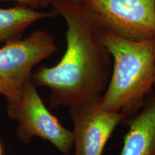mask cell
I'll return each mask as SVG.
<instances>
[{
  "label": "cell",
  "instance_id": "cell-1",
  "mask_svg": "<svg viewBox=\"0 0 155 155\" xmlns=\"http://www.w3.org/2000/svg\"><path fill=\"white\" fill-rule=\"evenodd\" d=\"M50 5L66 23V50L55 66L41 67L32 73V81L50 89L53 108L98 101L107 88L113 66L111 54L101 42L104 25L83 2L50 0Z\"/></svg>",
  "mask_w": 155,
  "mask_h": 155
},
{
  "label": "cell",
  "instance_id": "cell-2",
  "mask_svg": "<svg viewBox=\"0 0 155 155\" xmlns=\"http://www.w3.org/2000/svg\"><path fill=\"white\" fill-rule=\"evenodd\" d=\"M100 39L113 61L111 78L100 105L127 119L142 107L155 86V38L134 41L104 26Z\"/></svg>",
  "mask_w": 155,
  "mask_h": 155
},
{
  "label": "cell",
  "instance_id": "cell-3",
  "mask_svg": "<svg viewBox=\"0 0 155 155\" xmlns=\"http://www.w3.org/2000/svg\"><path fill=\"white\" fill-rule=\"evenodd\" d=\"M56 50L54 38L44 30L9 40L0 48V94L6 98L7 105L19 100L35 66Z\"/></svg>",
  "mask_w": 155,
  "mask_h": 155
},
{
  "label": "cell",
  "instance_id": "cell-4",
  "mask_svg": "<svg viewBox=\"0 0 155 155\" xmlns=\"http://www.w3.org/2000/svg\"><path fill=\"white\" fill-rule=\"evenodd\" d=\"M8 115L18 121L17 137L29 143L38 137L51 143L62 154L68 155L73 147V132L65 129L42 102L32 78L25 83L17 102L7 105Z\"/></svg>",
  "mask_w": 155,
  "mask_h": 155
},
{
  "label": "cell",
  "instance_id": "cell-5",
  "mask_svg": "<svg viewBox=\"0 0 155 155\" xmlns=\"http://www.w3.org/2000/svg\"><path fill=\"white\" fill-rule=\"evenodd\" d=\"M106 28L134 41L155 38V0H83Z\"/></svg>",
  "mask_w": 155,
  "mask_h": 155
},
{
  "label": "cell",
  "instance_id": "cell-6",
  "mask_svg": "<svg viewBox=\"0 0 155 155\" xmlns=\"http://www.w3.org/2000/svg\"><path fill=\"white\" fill-rule=\"evenodd\" d=\"M69 109L73 124L74 155H104L112 134L126 120L123 114L103 109L100 100Z\"/></svg>",
  "mask_w": 155,
  "mask_h": 155
},
{
  "label": "cell",
  "instance_id": "cell-7",
  "mask_svg": "<svg viewBox=\"0 0 155 155\" xmlns=\"http://www.w3.org/2000/svg\"><path fill=\"white\" fill-rule=\"evenodd\" d=\"M120 155H155V96L129 117Z\"/></svg>",
  "mask_w": 155,
  "mask_h": 155
},
{
  "label": "cell",
  "instance_id": "cell-8",
  "mask_svg": "<svg viewBox=\"0 0 155 155\" xmlns=\"http://www.w3.org/2000/svg\"><path fill=\"white\" fill-rule=\"evenodd\" d=\"M57 15L56 12L38 11L20 5L10 8H0V43L19 38L25 30L37 21Z\"/></svg>",
  "mask_w": 155,
  "mask_h": 155
},
{
  "label": "cell",
  "instance_id": "cell-9",
  "mask_svg": "<svg viewBox=\"0 0 155 155\" xmlns=\"http://www.w3.org/2000/svg\"><path fill=\"white\" fill-rule=\"evenodd\" d=\"M17 2L19 5H22L28 7H32V8H38L41 7V3L40 0H0V2Z\"/></svg>",
  "mask_w": 155,
  "mask_h": 155
},
{
  "label": "cell",
  "instance_id": "cell-10",
  "mask_svg": "<svg viewBox=\"0 0 155 155\" xmlns=\"http://www.w3.org/2000/svg\"><path fill=\"white\" fill-rule=\"evenodd\" d=\"M41 3V8H46L50 5V0H40Z\"/></svg>",
  "mask_w": 155,
  "mask_h": 155
},
{
  "label": "cell",
  "instance_id": "cell-11",
  "mask_svg": "<svg viewBox=\"0 0 155 155\" xmlns=\"http://www.w3.org/2000/svg\"><path fill=\"white\" fill-rule=\"evenodd\" d=\"M0 155H2V147L1 144H0Z\"/></svg>",
  "mask_w": 155,
  "mask_h": 155
},
{
  "label": "cell",
  "instance_id": "cell-12",
  "mask_svg": "<svg viewBox=\"0 0 155 155\" xmlns=\"http://www.w3.org/2000/svg\"><path fill=\"white\" fill-rule=\"evenodd\" d=\"M75 1H79V2H83V0H75Z\"/></svg>",
  "mask_w": 155,
  "mask_h": 155
},
{
  "label": "cell",
  "instance_id": "cell-13",
  "mask_svg": "<svg viewBox=\"0 0 155 155\" xmlns=\"http://www.w3.org/2000/svg\"><path fill=\"white\" fill-rule=\"evenodd\" d=\"M154 88H155V86H154Z\"/></svg>",
  "mask_w": 155,
  "mask_h": 155
}]
</instances>
